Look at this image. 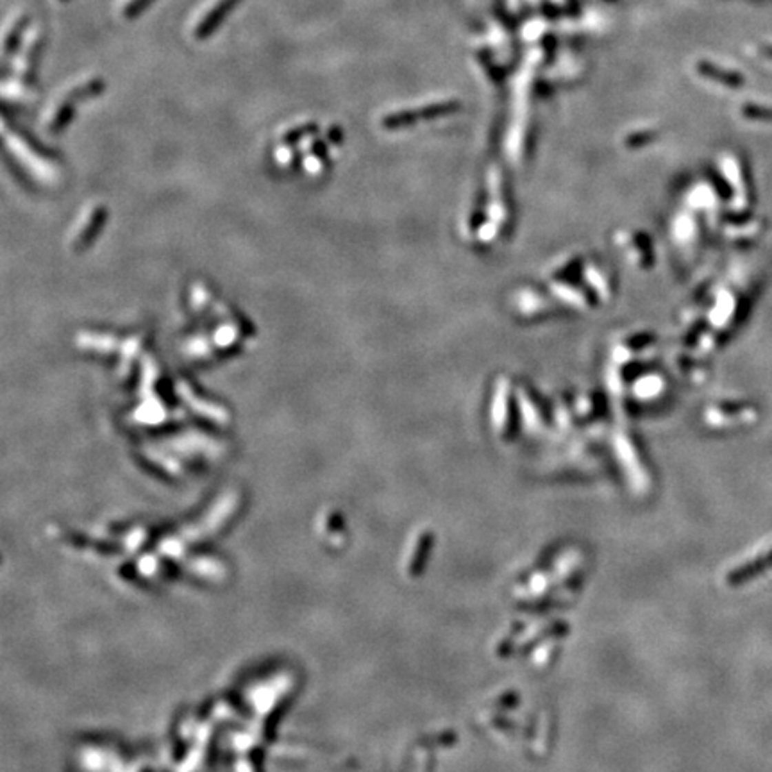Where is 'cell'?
<instances>
[{"label":"cell","mask_w":772,"mask_h":772,"mask_svg":"<svg viewBox=\"0 0 772 772\" xmlns=\"http://www.w3.org/2000/svg\"><path fill=\"white\" fill-rule=\"evenodd\" d=\"M41 49V32L34 31L29 36V41L20 49V54L17 58V72L22 75L23 79L29 81L34 74V67L38 63V56H40Z\"/></svg>","instance_id":"7a4b0ae2"},{"label":"cell","mask_w":772,"mask_h":772,"mask_svg":"<svg viewBox=\"0 0 772 772\" xmlns=\"http://www.w3.org/2000/svg\"><path fill=\"white\" fill-rule=\"evenodd\" d=\"M240 0H218L211 9H208V13L204 14L202 20H199V23L195 25L194 36L195 40H206L213 32L218 29L224 18L238 6Z\"/></svg>","instance_id":"6da1fadb"},{"label":"cell","mask_w":772,"mask_h":772,"mask_svg":"<svg viewBox=\"0 0 772 772\" xmlns=\"http://www.w3.org/2000/svg\"><path fill=\"white\" fill-rule=\"evenodd\" d=\"M27 20L25 18H22V20H18L17 25L11 29V32H9L8 36H6V47H4V52L6 56H9V54L13 52V50H17L18 43H20V36H22L23 32V27H25Z\"/></svg>","instance_id":"3957f363"},{"label":"cell","mask_w":772,"mask_h":772,"mask_svg":"<svg viewBox=\"0 0 772 772\" xmlns=\"http://www.w3.org/2000/svg\"><path fill=\"white\" fill-rule=\"evenodd\" d=\"M150 2L152 0H125V4L122 6V17L127 18V20H133L143 9L149 8Z\"/></svg>","instance_id":"277c9868"}]
</instances>
